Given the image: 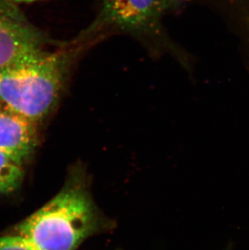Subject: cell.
Listing matches in <instances>:
<instances>
[{
	"label": "cell",
	"mask_w": 249,
	"mask_h": 250,
	"mask_svg": "<svg viewBox=\"0 0 249 250\" xmlns=\"http://www.w3.org/2000/svg\"><path fill=\"white\" fill-rule=\"evenodd\" d=\"M80 44L57 51L33 50L0 70V101L6 109L37 123L59 101Z\"/></svg>",
	"instance_id": "obj_1"
},
{
	"label": "cell",
	"mask_w": 249,
	"mask_h": 250,
	"mask_svg": "<svg viewBox=\"0 0 249 250\" xmlns=\"http://www.w3.org/2000/svg\"><path fill=\"white\" fill-rule=\"evenodd\" d=\"M96 227L92 200L82 189L71 187L18 224L16 230L42 250H75Z\"/></svg>",
	"instance_id": "obj_2"
},
{
	"label": "cell",
	"mask_w": 249,
	"mask_h": 250,
	"mask_svg": "<svg viewBox=\"0 0 249 250\" xmlns=\"http://www.w3.org/2000/svg\"><path fill=\"white\" fill-rule=\"evenodd\" d=\"M168 8L167 0H102L99 17L80 38L108 28L140 37L158 36L161 16Z\"/></svg>",
	"instance_id": "obj_3"
},
{
	"label": "cell",
	"mask_w": 249,
	"mask_h": 250,
	"mask_svg": "<svg viewBox=\"0 0 249 250\" xmlns=\"http://www.w3.org/2000/svg\"><path fill=\"white\" fill-rule=\"evenodd\" d=\"M47 43L42 32L0 2V70Z\"/></svg>",
	"instance_id": "obj_4"
},
{
	"label": "cell",
	"mask_w": 249,
	"mask_h": 250,
	"mask_svg": "<svg viewBox=\"0 0 249 250\" xmlns=\"http://www.w3.org/2000/svg\"><path fill=\"white\" fill-rule=\"evenodd\" d=\"M37 144L36 123L8 109H0V151L22 165Z\"/></svg>",
	"instance_id": "obj_5"
},
{
	"label": "cell",
	"mask_w": 249,
	"mask_h": 250,
	"mask_svg": "<svg viewBox=\"0 0 249 250\" xmlns=\"http://www.w3.org/2000/svg\"><path fill=\"white\" fill-rule=\"evenodd\" d=\"M22 165L0 151V194L15 191L24 178Z\"/></svg>",
	"instance_id": "obj_6"
},
{
	"label": "cell",
	"mask_w": 249,
	"mask_h": 250,
	"mask_svg": "<svg viewBox=\"0 0 249 250\" xmlns=\"http://www.w3.org/2000/svg\"><path fill=\"white\" fill-rule=\"evenodd\" d=\"M0 250H42L30 240L19 236L0 237Z\"/></svg>",
	"instance_id": "obj_7"
},
{
	"label": "cell",
	"mask_w": 249,
	"mask_h": 250,
	"mask_svg": "<svg viewBox=\"0 0 249 250\" xmlns=\"http://www.w3.org/2000/svg\"><path fill=\"white\" fill-rule=\"evenodd\" d=\"M6 2H13V3H28V2H37L40 0H3Z\"/></svg>",
	"instance_id": "obj_8"
},
{
	"label": "cell",
	"mask_w": 249,
	"mask_h": 250,
	"mask_svg": "<svg viewBox=\"0 0 249 250\" xmlns=\"http://www.w3.org/2000/svg\"><path fill=\"white\" fill-rule=\"evenodd\" d=\"M181 1H182V0H167V2L169 3L170 7H172V6H175V5H176V3H178Z\"/></svg>",
	"instance_id": "obj_9"
}]
</instances>
